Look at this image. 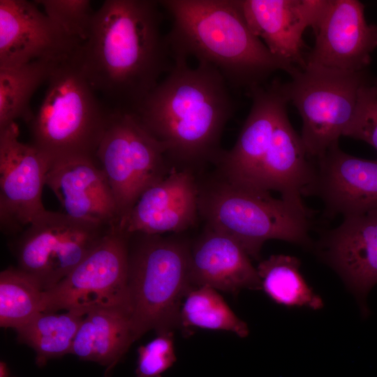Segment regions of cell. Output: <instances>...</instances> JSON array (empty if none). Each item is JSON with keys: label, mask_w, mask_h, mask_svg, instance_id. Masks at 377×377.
I'll return each mask as SVG.
<instances>
[{"label": "cell", "mask_w": 377, "mask_h": 377, "mask_svg": "<svg viewBox=\"0 0 377 377\" xmlns=\"http://www.w3.org/2000/svg\"><path fill=\"white\" fill-rule=\"evenodd\" d=\"M160 6L154 0L104 1L74 53L111 110L134 113L173 65Z\"/></svg>", "instance_id": "obj_1"}, {"label": "cell", "mask_w": 377, "mask_h": 377, "mask_svg": "<svg viewBox=\"0 0 377 377\" xmlns=\"http://www.w3.org/2000/svg\"><path fill=\"white\" fill-rule=\"evenodd\" d=\"M235 102L226 79L214 66L173 59L165 77L133 113L142 126L167 147L166 156L179 169L216 162L223 129Z\"/></svg>", "instance_id": "obj_2"}, {"label": "cell", "mask_w": 377, "mask_h": 377, "mask_svg": "<svg viewBox=\"0 0 377 377\" xmlns=\"http://www.w3.org/2000/svg\"><path fill=\"white\" fill-rule=\"evenodd\" d=\"M171 15L165 34L172 60L190 57L216 68L231 87L260 85L273 72L290 69L249 27L239 0H163Z\"/></svg>", "instance_id": "obj_3"}, {"label": "cell", "mask_w": 377, "mask_h": 377, "mask_svg": "<svg viewBox=\"0 0 377 377\" xmlns=\"http://www.w3.org/2000/svg\"><path fill=\"white\" fill-rule=\"evenodd\" d=\"M112 110L103 103L74 57L59 61L31 122V145L51 161L95 158Z\"/></svg>", "instance_id": "obj_4"}, {"label": "cell", "mask_w": 377, "mask_h": 377, "mask_svg": "<svg viewBox=\"0 0 377 377\" xmlns=\"http://www.w3.org/2000/svg\"><path fill=\"white\" fill-rule=\"evenodd\" d=\"M191 246L176 236L129 235L128 290L134 341L150 330L179 325L182 302L193 288Z\"/></svg>", "instance_id": "obj_5"}, {"label": "cell", "mask_w": 377, "mask_h": 377, "mask_svg": "<svg viewBox=\"0 0 377 377\" xmlns=\"http://www.w3.org/2000/svg\"><path fill=\"white\" fill-rule=\"evenodd\" d=\"M198 206L205 226L234 239L250 258H258L269 239L311 245V212L274 198L270 192L241 186L219 175L199 184Z\"/></svg>", "instance_id": "obj_6"}, {"label": "cell", "mask_w": 377, "mask_h": 377, "mask_svg": "<svg viewBox=\"0 0 377 377\" xmlns=\"http://www.w3.org/2000/svg\"><path fill=\"white\" fill-rule=\"evenodd\" d=\"M291 77L282 84L283 92L302 117L300 137L308 156L317 158L339 144L369 76L367 71L346 73L306 65Z\"/></svg>", "instance_id": "obj_7"}, {"label": "cell", "mask_w": 377, "mask_h": 377, "mask_svg": "<svg viewBox=\"0 0 377 377\" xmlns=\"http://www.w3.org/2000/svg\"><path fill=\"white\" fill-rule=\"evenodd\" d=\"M166 152V146L133 113L112 110L95 158L113 192L120 221L147 188L172 170Z\"/></svg>", "instance_id": "obj_8"}, {"label": "cell", "mask_w": 377, "mask_h": 377, "mask_svg": "<svg viewBox=\"0 0 377 377\" xmlns=\"http://www.w3.org/2000/svg\"><path fill=\"white\" fill-rule=\"evenodd\" d=\"M129 235L117 226L66 277L44 292L42 312L72 311L86 315L99 309L131 312Z\"/></svg>", "instance_id": "obj_9"}, {"label": "cell", "mask_w": 377, "mask_h": 377, "mask_svg": "<svg viewBox=\"0 0 377 377\" xmlns=\"http://www.w3.org/2000/svg\"><path fill=\"white\" fill-rule=\"evenodd\" d=\"M112 227L45 210L17 235L18 267L46 291L91 253Z\"/></svg>", "instance_id": "obj_10"}, {"label": "cell", "mask_w": 377, "mask_h": 377, "mask_svg": "<svg viewBox=\"0 0 377 377\" xmlns=\"http://www.w3.org/2000/svg\"><path fill=\"white\" fill-rule=\"evenodd\" d=\"M13 122L0 130V227L18 235L45 209L42 195L52 161L31 144L19 140Z\"/></svg>", "instance_id": "obj_11"}, {"label": "cell", "mask_w": 377, "mask_h": 377, "mask_svg": "<svg viewBox=\"0 0 377 377\" xmlns=\"http://www.w3.org/2000/svg\"><path fill=\"white\" fill-rule=\"evenodd\" d=\"M356 0H327L313 28L316 40L306 65L357 73L367 70L377 47V25L367 24Z\"/></svg>", "instance_id": "obj_12"}, {"label": "cell", "mask_w": 377, "mask_h": 377, "mask_svg": "<svg viewBox=\"0 0 377 377\" xmlns=\"http://www.w3.org/2000/svg\"><path fill=\"white\" fill-rule=\"evenodd\" d=\"M82 43L64 33L37 4L0 0V68L36 60L61 61Z\"/></svg>", "instance_id": "obj_13"}, {"label": "cell", "mask_w": 377, "mask_h": 377, "mask_svg": "<svg viewBox=\"0 0 377 377\" xmlns=\"http://www.w3.org/2000/svg\"><path fill=\"white\" fill-rule=\"evenodd\" d=\"M327 0H239L249 27L290 75L306 66L303 34L318 22Z\"/></svg>", "instance_id": "obj_14"}, {"label": "cell", "mask_w": 377, "mask_h": 377, "mask_svg": "<svg viewBox=\"0 0 377 377\" xmlns=\"http://www.w3.org/2000/svg\"><path fill=\"white\" fill-rule=\"evenodd\" d=\"M198 201L199 183L193 170L174 167L140 195L118 227L128 235L179 233L196 223Z\"/></svg>", "instance_id": "obj_15"}, {"label": "cell", "mask_w": 377, "mask_h": 377, "mask_svg": "<svg viewBox=\"0 0 377 377\" xmlns=\"http://www.w3.org/2000/svg\"><path fill=\"white\" fill-rule=\"evenodd\" d=\"M316 159L307 195L321 198L328 216L341 214L345 218L377 208V159L351 156L339 144Z\"/></svg>", "instance_id": "obj_16"}, {"label": "cell", "mask_w": 377, "mask_h": 377, "mask_svg": "<svg viewBox=\"0 0 377 377\" xmlns=\"http://www.w3.org/2000/svg\"><path fill=\"white\" fill-rule=\"evenodd\" d=\"M249 96L252 105L237 140L231 149L223 151L216 164L222 177L251 188L271 145L276 124L288 102L282 84L277 80L267 87L251 88Z\"/></svg>", "instance_id": "obj_17"}, {"label": "cell", "mask_w": 377, "mask_h": 377, "mask_svg": "<svg viewBox=\"0 0 377 377\" xmlns=\"http://www.w3.org/2000/svg\"><path fill=\"white\" fill-rule=\"evenodd\" d=\"M46 186L57 197L64 213L105 226L119 224L115 198L96 158L72 157L53 161Z\"/></svg>", "instance_id": "obj_18"}, {"label": "cell", "mask_w": 377, "mask_h": 377, "mask_svg": "<svg viewBox=\"0 0 377 377\" xmlns=\"http://www.w3.org/2000/svg\"><path fill=\"white\" fill-rule=\"evenodd\" d=\"M320 256L357 297L364 309L365 297L377 283V208L345 217L325 232Z\"/></svg>", "instance_id": "obj_19"}, {"label": "cell", "mask_w": 377, "mask_h": 377, "mask_svg": "<svg viewBox=\"0 0 377 377\" xmlns=\"http://www.w3.org/2000/svg\"><path fill=\"white\" fill-rule=\"evenodd\" d=\"M189 271L193 287L206 286L235 295L245 288L261 289L257 269L243 247L207 227L191 246Z\"/></svg>", "instance_id": "obj_20"}, {"label": "cell", "mask_w": 377, "mask_h": 377, "mask_svg": "<svg viewBox=\"0 0 377 377\" xmlns=\"http://www.w3.org/2000/svg\"><path fill=\"white\" fill-rule=\"evenodd\" d=\"M135 341L131 312L99 309L84 317L73 341L71 354L107 367L110 371Z\"/></svg>", "instance_id": "obj_21"}, {"label": "cell", "mask_w": 377, "mask_h": 377, "mask_svg": "<svg viewBox=\"0 0 377 377\" xmlns=\"http://www.w3.org/2000/svg\"><path fill=\"white\" fill-rule=\"evenodd\" d=\"M59 62L36 60L0 68V130L19 119L31 122L34 117L32 96L41 84L47 82Z\"/></svg>", "instance_id": "obj_22"}, {"label": "cell", "mask_w": 377, "mask_h": 377, "mask_svg": "<svg viewBox=\"0 0 377 377\" xmlns=\"http://www.w3.org/2000/svg\"><path fill=\"white\" fill-rule=\"evenodd\" d=\"M85 315L72 311L40 312L16 330L18 340L34 349L40 367L50 359L71 353L74 339Z\"/></svg>", "instance_id": "obj_23"}, {"label": "cell", "mask_w": 377, "mask_h": 377, "mask_svg": "<svg viewBox=\"0 0 377 377\" xmlns=\"http://www.w3.org/2000/svg\"><path fill=\"white\" fill-rule=\"evenodd\" d=\"M300 267L299 259L283 254L260 262L256 269L261 289L277 304L319 309L323 306V300L308 286Z\"/></svg>", "instance_id": "obj_24"}, {"label": "cell", "mask_w": 377, "mask_h": 377, "mask_svg": "<svg viewBox=\"0 0 377 377\" xmlns=\"http://www.w3.org/2000/svg\"><path fill=\"white\" fill-rule=\"evenodd\" d=\"M179 325L230 332L244 338L249 327L237 317L219 292L209 286L193 287L182 302Z\"/></svg>", "instance_id": "obj_25"}, {"label": "cell", "mask_w": 377, "mask_h": 377, "mask_svg": "<svg viewBox=\"0 0 377 377\" xmlns=\"http://www.w3.org/2000/svg\"><path fill=\"white\" fill-rule=\"evenodd\" d=\"M44 290L19 267L0 273V325L15 330L42 312Z\"/></svg>", "instance_id": "obj_26"}, {"label": "cell", "mask_w": 377, "mask_h": 377, "mask_svg": "<svg viewBox=\"0 0 377 377\" xmlns=\"http://www.w3.org/2000/svg\"><path fill=\"white\" fill-rule=\"evenodd\" d=\"M45 15L64 33L81 43L88 38L95 12L89 0H37Z\"/></svg>", "instance_id": "obj_27"}, {"label": "cell", "mask_w": 377, "mask_h": 377, "mask_svg": "<svg viewBox=\"0 0 377 377\" xmlns=\"http://www.w3.org/2000/svg\"><path fill=\"white\" fill-rule=\"evenodd\" d=\"M362 140L377 151V77H369L362 85L352 119L343 133Z\"/></svg>", "instance_id": "obj_28"}, {"label": "cell", "mask_w": 377, "mask_h": 377, "mask_svg": "<svg viewBox=\"0 0 377 377\" xmlns=\"http://www.w3.org/2000/svg\"><path fill=\"white\" fill-rule=\"evenodd\" d=\"M176 360L172 330L157 333L138 350L135 377H161Z\"/></svg>", "instance_id": "obj_29"}, {"label": "cell", "mask_w": 377, "mask_h": 377, "mask_svg": "<svg viewBox=\"0 0 377 377\" xmlns=\"http://www.w3.org/2000/svg\"><path fill=\"white\" fill-rule=\"evenodd\" d=\"M0 377H10L8 369L3 362L0 363Z\"/></svg>", "instance_id": "obj_30"}]
</instances>
